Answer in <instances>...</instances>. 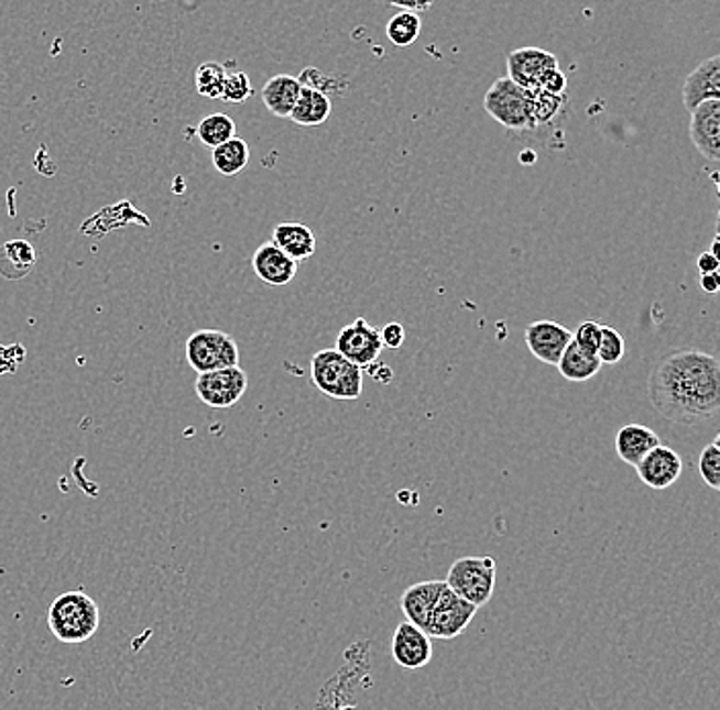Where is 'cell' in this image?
<instances>
[{"label":"cell","instance_id":"cell-1","mask_svg":"<svg viewBox=\"0 0 720 710\" xmlns=\"http://www.w3.org/2000/svg\"><path fill=\"white\" fill-rule=\"evenodd\" d=\"M648 400L665 420L698 424L720 409V364L717 357L679 348L653 364L647 381Z\"/></svg>","mask_w":720,"mask_h":710},{"label":"cell","instance_id":"cell-2","mask_svg":"<svg viewBox=\"0 0 720 710\" xmlns=\"http://www.w3.org/2000/svg\"><path fill=\"white\" fill-rule=\"evenodd\" d=\"M101 624V610L90 596L80 590L59 594L47 612V626L59 643H85L95 637Z\"/></svg>","mask_w":720,"mask_h":710},{"label":"cell","instance_id":"cell-3","mask_svg":"<svg viewBox=\"0 0 720 710\" xmlns=\"http://www.w3.org/2000/svg\"><path fill=\"white\" fill-rule=\"evenodd\" d=\"M312 381L319 392L334 400H359L364 373L336 348H326L312 357Z\"/></svg>","mask_w":720,"mask_h":710},{"label":"cell","instance_id":"cell-4","mask_svg":"<svg viewBox=\"0 0 720 710\" xmlns=\"http://www.w3.org/2000/svg\"><path fill=\"white\" fill-rule=\"evenodd\" d=\"M498 566L493 557H462L448 569L445 583L452 594L459 596L471 607L481 609L490 602L495 592Z\"/></svg>","mask_w":720,"mask_h":710},{"label":"cell","instance_id":"cell-5","mask_svg":"<svg viewBox=\"0 0 720 710\" xmlns=\"http://www.w3.org/2000/svg\"><path fill=\"white\" fill-rule=\"evenodd\" d=\"M483 107L491 119L510 131H534L533 95L514 85L508 76L498 78L486 92Z\"/></svg>","mask_w":720,"mask_h":710},{"label":"cell","instance_id":"cell-6","mask_svg":"<svg viewBox=\"0 0 720 710\" xmlns=\"http://www.w3.org/2000/svg\"><path fill=\"white\" fill-rule=\"evenodd\" d=\"M187 361L199 375L240 367V348L231 334L223 330H197L187 340Z\"/></svg>","mask_w":720,"mask_h":710},{"label":"cell","instance_id":"cell-7","mask_svg":"<svg viewBox=\"0 0 720 710\" xmlns=\"http://www.w3.org/2000/svg\"><path fill=\"white\" fill-rule=\"evenodd\" d=\"M248 390V375L244 369L231 367L221 371L203 373L197 378L195 392L203 404L214 409H230L236 406Z\"/></svg>","mask_w":720,"mask_h":710},{"label":"cell","instance_id":"cell-8","mask_svg":"<svg viewBox=\"0 0 720 710\" xmlns=\"http://www.w3.org/2000/svg\"><path fill=\"white\" fill-rule=\"evenodd\" d=\"M476 607H471L469 602L461 600L459 596L452 594L448 590V586L443 588V592L438 596L436 604H434L430 621H428V629L426 635L430 638H457L467 631V626L476 619Z\"/></svg>","mask_w":720,"mask_h":710},{"label":"cell","instance_id":"cell-9","mask_svg":"<svg viewBox=\"0 0 720 710\" xmlns=\"http://www.w3.org/2000/svg\"><path fill=\"white\" fill-rule=\"evenodd\" d=\"M336 350L345 357L346 361L357 364L360 369L371 367L379 361L383 352L381 334L367 319H354L338 332Z\"/></svg>","mask_w":720,"mask_h":710},{"label":"cell","instance_id":"cell-10","mask_svg":"<svg viewBox=\"0 0 720 710\" xmlns=\"http://www.w3.org/2000/svg\"><path fill=\"white\" fill-rule=\"evenodd\" d=\"M508 78L524 90H534L548 73L559 68L555 54L541 47H519L505 56Z\"/></svg>","mask_w":720,"mask_h":710},{"label":"cell","instance_id":"cell-11","mask_svg":"<svg viewBox=\"0 0 720 710\" xmlns=\"http://www.w3.org/2000/svg\"><path fill=\"white\" fill-rule=\"evenodd\" d=\"M433 638L412 623L397 624L391 637L393 662L407 671H418L433 662Z\"/></svg>","mask_w":720,"mask_h":710},{"label":"cell","instance_id":"cell-12","mask_svg":"<svg viewBox=\"0 0 720 710\" xmlns=\"http://www.w3.org/2000/svg\"><path fill=\"white\" fill-rule=\"evenodd\" d=\"M524 340L536 361L557 367V363L561 361L565 348L569 347L574 340V332L569 328H565L563 324L550 321V319H541V321H533L526 328Z\"/></svg>","mask_w":720,"mask_h":710},{"label":"cell","instance_id":"cell-13","mask_svg":"<svg viewBox=\"0 0 720 710\" xmlns=\"http://www.w3.org/2000/svg\"><path fill=\"white\" fill-rule=\"evenodd\" d=\"M634 469H636L639 479L647 488L655 490V492H663V490L672 488L679 479L681 469H684V461H681L679 452L659 445V447L651 450L647 457L636 465Z\"/></svg>","mask_w":720,"mask_h":710},{"label":"cell","instance_id":"cell-14","mask_svg":"<svg viewBox=\"0 0 720 710\" xmlns=\"http://www.w3.org/2000/svg\"><path fill=\"white\" fill-rule=\"evenodd\" d=\"M690 140L708 162L720 160V101L702 102L690 113Z\"/></svg>","mask_w":720,"mask_h":710},{"label":"cell","instance_id":"cell-15","mask_svg":"<svg viewBox=\"0 0 720 710\" xmlns=\"http://www.w3.org/2000/svg\"><path fill=\"white\" fill-rule=\"evenodd\" d=\"M681 99L686 111H694L702 102L720 101V58L705 59L700 66H696L684 80Z\"/></svg>","mask_w":720,"mask_h":710},{"label":"cell","instance_id":"cell-16","mask_svg":"<svg viewBox=\"0 0 720 710\" xmlns=\"http://www.w3.org/2000/svg\"><path fill=\"white\" fill-rule=\"evenodd\" d=\"M252 269L262 283L283 287L297 276L299 264L291 261L285 252L274 247L273 242H264L262 247L257 248L252 256Z\"/></svg>","mask_w":720,"mask_h":710},{"label":"cell","instance_id":"cell-17","mask_svg":"<svg viewBox=\"0 0 720 710\" xmlns=\"http://www.w3.org/2000/svg\"><path fill=\"white\" fill-rule=\"evenodd\" d=\"M445 586L447 583L440 580L419 581V583L410 586L402 596V602H400L405 621L418 626L426 633L434 604H436V600H438V596H440Z\"/></svg>","mask_w":720,"mask_h":710},{"label":"cell","instance_id":"cell-18","mask_svg":"<svg viewBox=\"0 0 720 710\" xmlns=\"http://www.w3.org/2000/svg\"><path fill=\"white\" fill-rule=\"evenodd\" d=\"M614 445H617V455L622 459V463L636 467L651 450L662 445V440L648 426L626 424L620 428Z\"/></svg>","mask_w":720,"mask_h":710},{"label":"cell","instance_id":"cell-19","mask_svg":"<svg viewBox=\"0 0 720 710\" xmlns=\"http://www.w3.org/2000/svg\"><path fill=\"white\" fill-rule=\"evenodd\" d=\"M273 244L285 252L291 261L299 264L316 254V233L312 232V228L295 221L279 223L273 230Z\"/></svg>","mask_w":720,"mask_h":710},{"label":"cell","instance_id":"cell-20","mask_svg":"<svg viewBox=\"0 0 720 710\" xmlns=\"http://www.w3.org/2000/svg\"><path fill=\"white\" fill-rule=\"evenodd\" d=\"M299 95H302V85L297 76L276 74L262 88V102L274 117H291Z\"/></svg>","mask_w":720,"mask_h":710},{"label":"cell","instance_id":"cell-21","mask_svg":"<svg viewBox=\"0 0 720 710\" xmlns=\"http://www.w3.org/2000/svg\"><path fill=\"white\" fill-rule=\"evenodd\" d=\"M37 254L35 248L28 240H9L0 248V275L19 281L30 275L35 269Z\"/></svg>","mask_w":720,"mask_h":710},{"label":"cell","instance_id":"cell-22","mask_svg":"<svg viewBox=\"0 0 720 710\" xmlns=\"http://www.w3.org/2000/svg\"><path fill=\"white\" fill-rule=\"evenodd\" d=\"M331 116V99L324 92H317L312 88H303L297 105L291 113V121L303 125V128H317L326 123Z\"/></svg>","mask_w":720,"mask_h":710},{"label":"cell","instance_id":"cell-23","mask_svg":"<svg viewBox=\"0 0 720 710\" xmlns=\"http://www.w3.org/2000/svg\"><path fill=\"white\" fill-rule=\"evenodd\" d=\"M557 369L567 381L581 383V381H590L591 378H596L600 373V369H602V363L598 361V357H591V354H586L583 350H579L576 342L571 340V345L565 348L561 361L557 363Z\"/></svg>","mask_w":720,"mask_h":710},{"label":"cell","instance_id":"cell-24","mask_svg":"<svg viewBox=\"0 0 720 710\" xmlns=\"http://www.w3.org/2000/svg\"><path fill=\"white\" fill-rule=\"evenodd\" d=\"M214 166L223 176H236L242 173L250 162V148L242 138H233L230 142L219 145L211 152Z\"/></svg>","mask_w":720,"mask_h":710},{"label":"cell","instance_id":"cell-25","mask_svg":"<svg viewBox=\"0 0 720 710\" xmlns=\"http://www.w3.org/2000/svg\"><path fill=\"white\" fill-rule=\"evenodd\" d=\"M236 121L226 113H211V116L203 117L199 128H197V135L203 144L211 150H216L221 144L230 142L236 138Z\"/></svg>","mask_w":720,"mask_h":710},{"label":"cell","instance_id":"cell-26","mask_svg":"<svg viewBox=\"0 0 720 710\" xmlns=\"http://www.w3.org/2000/svg\"><path fill=\"white\" fill-rule=\"evenodd\" d=\"M419 31H422V17L400 11L391 17L385 33L395 47H410L418 40Z\"/></svg>","mask_w":720,"mask_h":710},{"label":"cell","instance_id":"cell-27","mask_svg":"<svg viewBox=\"0 0 720 710\" xmlns=\"http://www.w3.org/2000/svg\"><path fill=\"white\" fill-rule=\"evenodd\" d=\"M226 66L219 62H203L195 70V87L205 99H221V90L226 83Z\"/></svg>","mask_w":720,"mask_h":710},{"label":"cell","instance_id":"cell-28","mask_svg":"<svg viewBox=\"0 0 720 710\" xmlns=\"http://www.w3.org/2000/svg\"><path fill=\"white\" fill-rule=\"evenodd\" d=\"M533 95V119L534 128L538 130L541 125L553 123L557 117L561 116L565 97H553L548 92H543L538 88L531 90Z\"/></svg>","mask_w":720,"mask_h":710},{"label":"cell","instance_id":"cell-29","mask_svg":"<svg viewBox=\"0 0 720 710\" xmlns=\"http://www.w3.org/2000/svg\"><path fill=\"white\" fill-rule=\"evenodd\" d=\"M698 471L710 490H720V436H714V440L700 452Z\"/></svg>","mask_w":720,"mask_h":710},{"label":"cell","instance_id":"cell-30","mask_svg":"<svg viewBox=\"0 0 720 710\" xmlns=\"http://www.w3.org/2000/svg\"><path fill=\"white\" fill-rule=\"evenodd\" d=\"M626 352V345L622 334L612 328V326H602V338H600V347H598V361L602 364H617L622 361Z\"/></svg>","mask_w":720,"mask_h":710},{"label":"cell","instance_id":"cell-31","mask_svg":"<svg viewBox=\"0 0 720 710\" xmlns=\"http://www.w3.org/2000/svg\"><path fill=\"white\" fill-rule=\"evenodd\" d=\"M252 95H254V88L250 85L248 74L240 73V70L226 74V83H223V90H221V101L240 105V102L248 101Z\"/></svg>","mask_w":720,"mask_h":710},{"label":"cell","instance_id":"cell-32","mask_svg":"<svg viewBox=\"0 0 720 710\" xmlns=\"http://www.w3.org/2000/svg\"><path fill=\"white\" fill-rule=\"evenodd\" d=\"M600 338H602V324L598 321H583L579 324L576 334H574V342L579 350H583L586 354L596 357L598 354V347H600Z\"/></svg>","mask_w":720,"mask_h":710},{"label":"cell","instance_id":"cell-33","mask_svg":"<svg viewBox=\"0 0 720 710\" xmlns=\"http://www.w3.org/2000/svg\"><path fill=\"white\" fill-rule=\"evenodd\" d=\"M7 354L9 357H4V350L0 347V375L15 373L19 364L23 363V359H25V348L21 345H11V347H7Z\"/></svg>","mask_w":720,"mask_h":710},{"label":"cell","instance_id":"cell-34","mask_svg":"<svg viewBox=\"0 0 720 710\" xmlns=\"http://www.w3.org/2000/svg\"><path fill=\"white\" fill-rule=\"evenodd\" d=\"M379 334H381V345H383V348L397 350V348H402V345H404L405 330L400 321H391L383 330H379Z\"/></svg>","mask_w":720,"mask_h":710},{"label":"cell","instance_id":"cell-35","mask_svg":"<svg viewBox=\"0 0 720 710\" xmlns=\"http://www.w3.org/2000/svg\"><path fill=\"white\" fill-rule=\"evenodd\" d=\"M538 90H543V92H548V95H553V97H565V88H567V78H565V74L557 68V70H553V73H548L543 80H541V85H538Z\"/></svg>","mask_w":720,"mask_h":710},{"label":"cell","instance_id":"cell-36","mask_svg":"<svg viewBox=\"0 0 720 710\" xmlns=\"http://www.w3.org/2000/svg\"><path fill=\"white\" fill-rule=\"evenodd\" d=\"M696 266H698L700 275H712V273H719L720 259L712 256L710 252H702L696 261Z\"/></svg>","mask_w":720,"mask_h":710},{"label":"cell","instance_id":"cell-37","mask_svg":"<svg viewBox=\"0 0 720 710\" xmlns=\"http://www.w3.org/2000/svg\"><path fill=\"white\" fill-rule=\"evenodd\" d=\"M700 287L708 295H717L720 290V276L719 273H712V275H700Z\"/></svg>","mask_w":720,"mask_h":710},{"label":"cell","instance_id":"cell-38","mask_svg":"<svg viewBox=\"0 0 720 710\" xmlns=\"http://www.w3.org/2000/svg\"><path fill=\"white\" fill-rule=\"evenodd\" d=\"M520 160H522V162H526V164H533L534 154L533 152H522V154H520Z\"/></svg>","mask_w":720,"mask_h":710},{"label":"cell","instance_id":"cell-39","mask_svg":"<svg viewBox=\"0 0 720 710\" xmlns=\"http://www.w3.org/2000/svg\"><path fill=\"white\" fill-rule=\"evenodd\" d=\"M710 254L719 259V236H714V240H712V250H710Z\"/></svg>","mask_w":720,"mask_h":710}]
</instances>
